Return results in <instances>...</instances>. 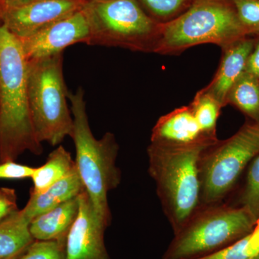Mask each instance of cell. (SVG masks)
I'll return each mask as SVG.
<instances>
[{
    "mask_svg": "<svg viewBox=\"0 0 259 259\" xmlns=\"http://www.w3.org/2000/svg\"><path fill=\"white\" fill-rule=\"evenodd\" d=\"M42 151L30 115L27 59L18 37L0 25V163Z\"/></svg>",
    "mask_w": 259,
    "mask_h": 259,
    "instance_id": "6da1fadb",
    "label": "cell"
},
{
    "mask_svg": "<svg viewBox=\"0 0 259 259\" xmlns=\"http://www.w3.org/2000/svg\"><path fill=\"white\" fill-rule=\"evenodd\" d=\"M216 141L182 146L151 143L148 146V174L156 184L174 234L201 205L199 159L204 150Z\"/></svg>",
    "mask_w": 259,
    "mask_h": 259,
    "instance_id": "7a4b0ae2",
    "label": "cell"
},
{
    "mask_svg": "<svg viewBox=\"0 0 259 259\" xmlns=\"http://www.w3.org/2000/svg\"><path fill=\"white\" fill-rule=\"evenodd\" d=\"M68 99L74 120L71 138L76 149V168L95 215L108 227L112 216L107 197L121 182V171L116 164L119 145L112 133L107 132L100 139L94 136L89 123L82 88H78L74 93L69 92Z\"/></svg>",
    "mask_w": 259,
    "mask_h": 259,
    "instance_id": "3957f363",
    "label": "cell"
},
{
    "mask_svg": "<svg viewBox=\"0 0 259 259\" xmlns=\"http://www.w3.org/2000/svg\"><path fill=\"white\" fill-rule=\"evenodd\" d=\"M248 35L232 0H195L178 18L161 24L154 53L179 55L205 44L223 49Z\"/></svg>",
    "mask_w": 259,
    "mask_h": 259,
    "instance_id": "277c9868",
    "label": "cell"
},
{
    "mask_svg": "<svg viewBox=\"0 0 259 259\" xmlns=\"http://www.w3.org/2000/svg\"><path fill=\"white\" fill-rule=\"evenodd\" d=\"M256 218L246 207L201 204L175 233L161 259H196L223 249L250 234Z\"/></svg>",
    "mask_w": 259,
    "mask_h": 259,
    "instance_id": "5b68a950",
    "label": "cell"
},
{
    "mask_svg": "<svg viewBox=\"0 0 259 259\" xmlns=\"http://www.w3.org/2000/svg\"><path fill=\"white\" fill-rule=\"evenodd\" d=\"M63 54L27 60L29 105L34 131L40 143L58 146L71 137L74 120L68 107Z\"/></svg>",
    "mask_w": 259,
    "mask_h": 259,
    "instance_id": "8992f818",
    "label": "cell"
},
{
    "mask_svg": "<svg viewBox=\"0 0 259 259\" xmlns=\"http://www.w3.org/2000/svg\"><path fill=\"white\" fill-rule=\"evenodd\" d=\"M82 10L90 26L88 46L154 53L161 23L137 0H87Z\"/></svg>",
    "mask_w": 259,
    "mask_h": 259,
    "instance_id": "52a82bcc",
    "label": "cell"
},
{
    "mask_svg": "<svg viewBox=\"0 0 259 259\" xmlns=\"http://www.w3.org/2000/svg\"><path fill=\"white\" fill-rule=\"evenodd\" d=\"M259 155V123L245 124L206 148L199 159L201 204L222 202L248 163Z\"/></svg>",
    "mask_w": 259,
    "mask_h": 259,
    "instance_id": "ba28073f",
    "label": "cell"
},
{
    "mask_svg": "<svg viewBox=\"0 0 259 259\" xmlns=\"http://www.w3.org/2000/svg\"><path fill=\"white\" fill-rule=\"evenodd\" d=\"M90 26L82 9L24 38L19 39L27 60L63 54L76 44L88 45Z\"/></svg>",
    "mask_w": 259,
    "mask_h": 259,
    "instance_id": "9c48e42d",
    "label": "cell"
},
{
    "mask_svg": "<svg viewBox=\"0 0 259 259\" xmlns=\"http://www.w3.org/2000/svg\"><path fill=\"white\" fill-rule=\"evenodd\" d=\"M87 0H35L0 12V25L24 38L82 9Z\"/></svg>",
    "mask_w": 259,
    "mask_h": 259,
    "instance_id": "30bf717a",
    "label": "cell"
},
{
    "mask_svg": "<svg viewBox=\"0 0 259 259\" xmlns=\"http://www.w3.org/2000/svg\"><path fill=\"white\" fill-rule=\"evenodd\" d=\"M79 209L66 242L65 259H110L105 243L107 227L95 215L86 191L79 195Z\"/></svg>",
    "mask_w": 259,
    "mask_h": 259,
    "instance_id": "8fae6325",
    "label": "cell"
},
{
    "mask_svg": "<svg viewBox=\"0 0 259 259\" xmlns=\"http://www.w3.org/2000/svg\"><path fill=\"white\" fill-rule=\"evenodd\" d=\"M255 40L256 35H248L223 48L217 72L210 83L202 90L217 100L223 107L226 106V97L230 89L245 71Z\"/></svg>",
    "mask_w": 259,
    "mask_h": 259,
    "instance_id": "7c38bea8",
    "label": "cell"
},
{
    "mask_svg": "<svg viewBox=\"0 0 259 259\" xmlns=\"http://www.w3.org/2000/svg\"><path fill=\"white\" fill-rule=\"evenodd\" d=\"M218 140L202 134L189 105L175 109L160 117L153 127L151 136V143L171 146Z\"/></svg>",
    "mask_w": 259,
    "mask_h": 259,
    "instance_id": "4fadbf2b",
    "label": "cell"
},
{
    "mask_svg": "<svg viewBox=\"0 0 259 259\" xmlns=\"http://www.w3.org/2000/svg\"><path fill=\"white\" fill-rule=\"evenodd\" d=\"M79 209L78 196L34 218L29 226L34 241L66 240Z\"/></svg>",
    "mask_w": 259,
    "mask_h": 259,
    "instance_id": "5bb4252c",
    "label": "cell"
},
{
    "mask_svg": "<svg viewBox=\"0 0 259 259\" xmlns=\"http://www.w3.org/2000/svg\"><path fill=\"white\" fill-rule=\"evenodd\" d=\"M85 190L76 166L64 178L51 186L45 192L36 194L30 192V199L23 210L30 220L76 198Z\"/></svg>",
    "mask_w": 259,
    "mask_h": 259,
    "instance_id": "9a60e30c",
    "label": "cell"
},
{
    "mask_svg": "<svg viewBox=\"0 0 259 259\" xmlns=\"http://www.w3.org/2000/svg\"><path fill=\"white\" fill-rule=\"evenodd\" d=\"M30 222L23 209L0 221V259L23 254L34 241L29 230Z\"/></svg>",
    "mask_w": 259,
    "mask_h": 259,
    "instance_id": "2e32d148",
    "label": "cell"
},
{
    "mask_svg": "<svg viewBox=\"0 0 259 259\" xmlns=\"http://www.w3.org/2000/svg\"><path fill=\"white\" fill-rule=\"evenodd\" d=\"M75 161L71 153L63 146H59L49 155L47 162L42 166L35 168L32 174L31 193L40 194L66 177L74 167Z\"/></svg>",
    "mask_w": 259,
    "mask_h": 259,
    "instance_id": "e0dca14e",
    "label": "cell"
},
{
    "mask_svg": "<svg viewBox=\"0 0 259 259\" xmlns=\"http://www.w3.org/2000/svg\"><path fill=\"white\" fill-rule=\"evenodd\" d=\"M226 103L241 110L259 123V79L244 71L227 95Z\"/></svg>",
    "mask_w": 259,
    "mask_h": 259,
    "instance_id": "ac0fdd59",
    "label": "cell"
},
{
    "mask_svg": "<svg viewBox=\"0 0 259 259\" xmlns=\"http://www.w3.org/2000/svg\"><path fill=\"white\" fill-rule=\"evenodd\" d=\"M189 107L202 134L210 139H218L216 125L222 105L208 94L200 90Z\"/></svg>",
    "mask_w": 259,
    "mask_h": 259,
    "instance_id": "d6986e66",
    "label": "cell"
},
{
    "mask_svg": "<svg viewBox=\"0 0 259 259\" xmlns=\"http://www.w3.org/2000/svg\"><path fill=\"white\" fill-rule=\"evenodd\" d=\"M144 11L158 23H168L183 14L195 0H137Z\"/></svg>",
    "mask_w": 259,
    "mask_h": 259,
    "instance_id": "ffe728a7",
    "label": "cell"
},
{
    "mask_svg": "<svg viewBox=\"0 0 259 259\" xmlns=\"http://www.w3.org/2000/svg\"><path fill=\"white\" fill-rule=\"evenodd\" d=\"M241 206L246 207L256 220L259 218V155L252 161L246 184L241 197Z\"/></svg>",
    "mask_w": 259,
    "mask_h": 259,
    "instance_id": "44dd1931",
    "label": "cell"
},
{
    "mask_svg": "<svg viewBox=\"0 0 259 259\" xmlns=\"http://www.w3.org/2000/svg\"><path fill=\"white\" fill-rule=\"evenodd\" d=\"M66 242L34 241L17 259H65Z\"/></svg>",
    "mask_w": 259,
    "mask_h": 259,
    "instance_id": "7402d4cb",
    "label": "cell"
},
{
    "mask_svg": "<svg viewBox=\"0 0 259 259\" xmlns=\"http://www.w3.org/2000/svg\"><path fill=\"white\" fill-rule=\"evenodd\" d=\"M248 35H259V0H232Z\"/></svg>",
    "mask_w": 259,
    "mask_h": 259,
    "instance_id": "603a6c76",
    "label": "cell"
},
{
    "mask_svg": "<svg viewBox=\"0 0 259 259\" xmlns=\"http://www.w3.org/2000/svg\"><path fill=\"white\" fill-rule=\"evenodd\" d=\"M249 238L250 234L247 235L212 254L196 259H259V254L250 251L248 246Z\"/></svg>",
    "mask_w": 259,
    "mask_h": 259,
    "instance_id": "cb8c5ba5",
    "label": "cell"
},
{
    "mask_svg": "<svg viewBox=\"0 0 259 259\" xmlns=\"http://www.w3.org/2000/svg\"><path fill=\"white\" fill-rule=\"evenodd\" d=\"M35 168L15 161L0 163V180H23L30 178Z\"/></svg>",
    "mask_w": 259,
    "mask_h": 259,
    "instance_id": "d4e9b609",
    "label": "cell"
},
{
    "mask_svg": "<svg viewBox=\"0 0 259 259\" xmlns=\"http://www.w3.org/2000/svg\"><path fill=\"white\" fill-rule=\"evenodd\" d=\"M18 210V196L14 189L0 187V221Z\"/></svg>",
    "mask_w": 259,
    "mask_h": 259,
    "instance_id": "484cf974",
    "label": "cell"
},
{
    "mask_svg": "<svg viewBox=\"0 0 259 259\" xmlns=\"http://www.w3.org/2000/svg\"><path fill=\"white\" fill-rule=\"evenodd\" d=\"M245 71L259 79V35H256L254 47L250 53Z\"/></svg>",
    "mask_w": 259,
    "mask_h": 259,
    "instance_id": "4316f807",
    "label": "cell"
},
{
    "mask_svg": "<svg viewBox=\"0 0 259 259\" xmlns=\"http://www.w3.org/2000/svg\"><path fill=\"white\" fill-rule=\"evenodd\" d=\"M248 246L250 251L255 254H259V218L256 220L253 231L250 233Z\"/></svg>",
    "mask_w": 259,
    "mask_h": 259,
    "instance_id": "83f0119b",
    "label": "cell"
},
{
    "mask_svg": "<svg viewBox=\"0 0 259 259\" xmlns=\"http://www.w3.org/2000/svg\"><path fill=\"white\" fill-rule=\"evenodd\" d=\"M35 0H3L0 3V12L10 8H16L22 5L28 4Z\"/></svg>",
    "mask_w": 259,
    "mask_h": 259,
    "instance_id": "f1b7e54d",
    "label": "cell"
},
{
    "mask_svg": "<svg viewBox=\"0 0 259 259\" xmlns=\"http://www.w3.org/2000/svg\"><path fill=\"white\" fill-rule=\"evenodd\" d=\"M20 255H19V256H17V257H13V258H5V259H17L18 258V257H20Z\"/></svg>",
    "mask_w": 259,
    "mask_h": 259,
    "instance_id": "f546056e",
    "label": "cell"
},
{
    "mask_svg": "<svg viewBox=\"0 0 259 259\" xmlns=\"http://www.w3.org/2000/svg\"><path fill=\"white\" fill-rule=\"evenodd\" d=\"M2 1H3V0H0V3H2Z\"/></svg>",
    "mask_w": 259,
    "mask_h": 259,
    "instance_id": "4dcf8cb0",
    "label": "cell"
}]
</instances>
